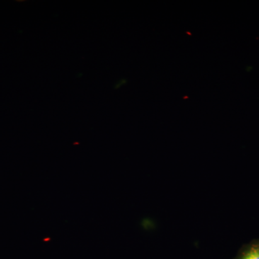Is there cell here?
Returning a JSON list of instances; mask_svg holds the SVG:
<instances>
[{"label": "cell", "instance_id": "1", "mask_svg": "<svg viewBox=\"0 0 259 259\" xmlns=\"http://www.w3.org/2000/svg\"><path fill=\"white\" fill-rule=\"evenodd\" d=\"M241 259H259V248H252Z\"/></svg>", "mask_w": 259, "mask_h": 259}]
</instances>
